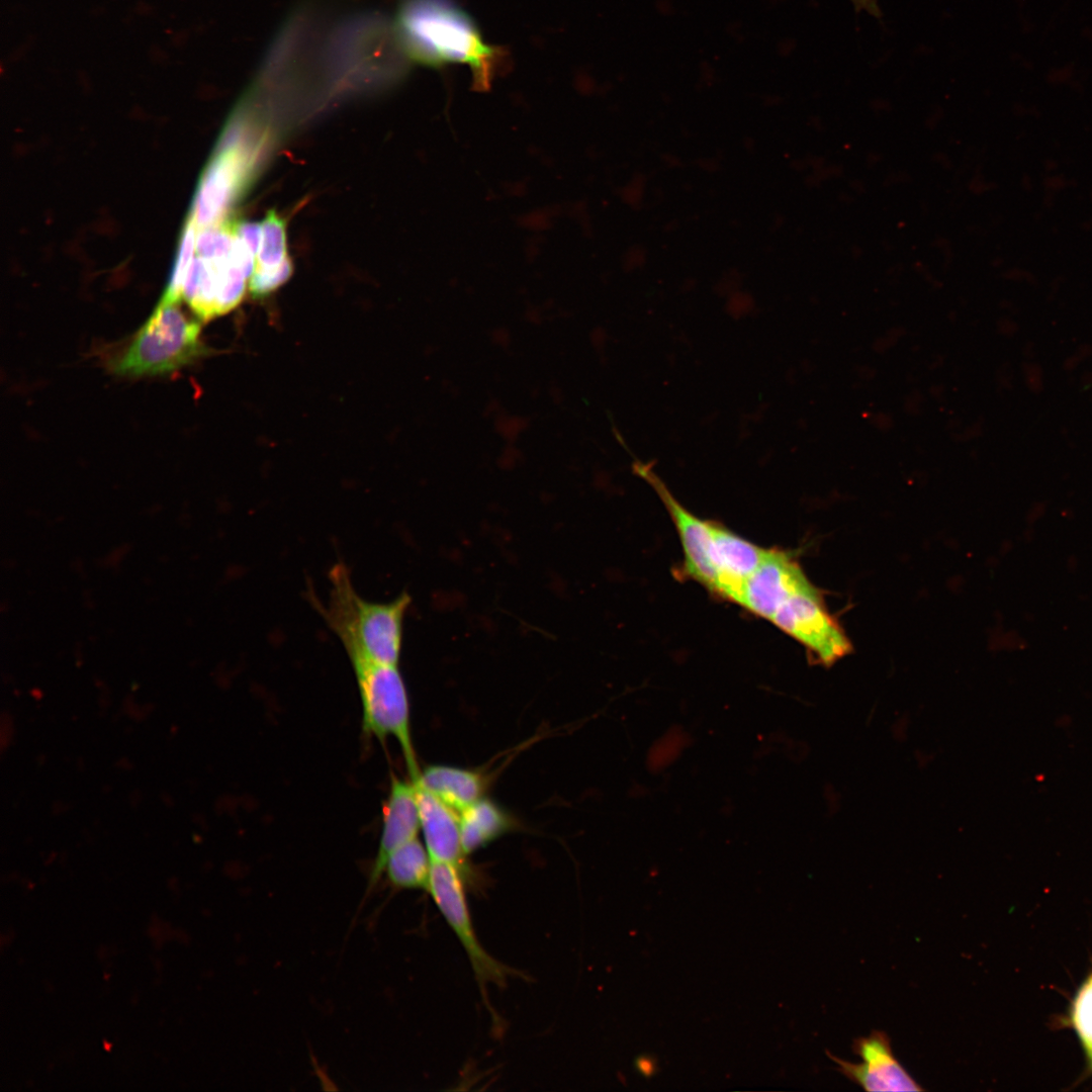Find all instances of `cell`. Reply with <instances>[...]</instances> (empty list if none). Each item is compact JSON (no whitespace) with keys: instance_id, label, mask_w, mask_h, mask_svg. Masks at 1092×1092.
Here are the masks:
<instances>
[{"instance_id":"1","label":"cell","mask_w":1092,"mask_h":1092,"mask_svg":"<svg viewBox=\"0 0 1092 1092\" xmlns=\"http://www.w3.org/2000/svg\"><path fill=\"white\" fill-rule=\"evenodd\" d=\"M393 32L406 58L429 67L466 65L477 89H488L505 59L453 0H401Z\"/></svg>"},{"instance_id":"2","label":"cell","mask_w":1092,"mask_h":1092,"mask_svg":"<svg viewBox=\"0 0 1092 1092\" xmlns=\"http://www.w3.org/2000/svg\"><path fill=\"white\" fill-rule=\"evenodd\" d=\"M329 580L327 603L323 605L312 598V605L340 640L351 665H398L411 597L402 593L388 603L364 600L353 585L348 566L341 561L330 569Z\"/></svg>"},{"instance_id":"3","label":"cell","mask_w":1092,"mask_h":1092,"mask_svg":"<svg viewBox=\"0 0 1092 1092\" xmlns=\"http://www.w3.org/2000/svg\"><path fill=\"white\" fill-rule=\"evenodd\" d=\"M182 300L162 299L138 331L128 347L113 363V371L125 376H153L174 372L204 352L201 321L188 314Z\"/></svg>"},{"instance_id":"4","label":"cell","mask_w":1092,"mask_h":1092,"mask_svg":"<svg viewBox=\"0 0 1092 1092\" xmlns=\"http://www.w3.org/2000/svg\"><path fill=\"white\" fill-rule=\"evenodd\" d=\"M427 892L465 950L493 1025L495 1029H502V1019L490 1005L487 987L493 984L498 988H505L509 978H527V976L496 960L480 943L466 900L465 882L453 866L431 860Z\"/></svg>"},{"instance_id":"5","label":"cell","mask_w":1092,"mask_h":1092,"mask_svg":"<svg viewBox=\"0 0 1092 1092\" xmlns=\"http://www.w3.org/2000/svg\"><path fill=\"white\" fill-rule=\"evenodd\" d=\"M255 264L256 255L237 233L231 253L209 258L194 255L179 298L201 322L225 314L242 301Z\"/></svg>"},{"instance_id":"6","label":"cell","mask_w":1092,"mask_h":1092,"mask_svg":"<svg viewBox=\"0 0 1092 1092\" xmlns=\"http://www.w3.org/2000/svg\"><path fill=\"white\" fill-rule=\"evenodd\" d=\"M361 705L362 728L366 735L384 741L394 737L400 745L411 779L419 777L410 723V702L397 665L364 663L353 665Z\"/></svg>"},{"instance_id":"7","label":"cell","mask_w":1092,"mask_h":1092,"mask_svg":"<svg viewBox=\"0 0 1092 1092\" xmlns=\"http://www.w3.org/2000/svg\"><path fill=\"white\" fill-rule=\"evenodd\" d=\"M238 136L233 124L202 174L188 217L197 230L222 222L251 179L258 153Z\"/></svg>"},{"instance_id":"8","label":"cell","mask_w":1092,"mask_h":1092,"mask_svg":"<svg viewBox=\"0 0 1092 1092\" xmlns=\"http://www.w3.org/2000/svg\"><path fill=\"white\" fill-rule=\"evenodd\" d=\"M770 622L801 643L816 663L829 666L851 652L848 637L812 582L792 595Z\"/></svg>"},{"instance_id":"9","label":"cell","mask_w":1092,"mask_h":1092,"mask_svg":"<svg viewBox=\"0 0 1092 1092\" xmlns=\"http://www.w3.org/2000/svg\"><path fill=\"white\" fill-rule=\"evenodd\" d=\"M653 464L636 461L632 468L657 493L676 528L684 551L679 574L702 584L714 595L717 575L712 562V522L700 519L687 510L653 470Z\"/></svg>"},{"instance_id":"10","label":"cell","mask_w":1092,"mask_h":1092,"mask_svg":"<svg viewBox=\"0 0 1092 1092\" xmlns=\"http://www.w3.org/2000/svg\"><path fill=\"white\" fill-rule=\"evenodd\" d=\"M853 1053L861 1063H850L834 1055L828 1056L837 1069L851 1082L867 1091H921L924 1090L896 1059L889 1035L883 1030H873L868 1036L853 1040Z\"/></svg>"},{"instance_id":"11","label":"cell","mask_w":1092,"mask_h":1092,"mask_svg":"<svg viewBox=\"0 0 1092 1092\" xmlns=\"http://www.w3.org/2000/svg\"><path fill=\"white\" fill-rule=\"evenodd\" d=\"M810 582L792 553L769 549L745 581L738 605L770 621L792 595Z\"/></svg>"},{"instance_id":"12","label":"cell","mask_w":1092,"mask_h":1092,"mask_svg":"<svg viewBox=\"0 0 1092 1092\" xmlns=\"http://www.w3.org/2000/svg\"><path fill=\"white\" fill-rule=\"evenodd\" d=\"M414 784L420 828L431 860L449 863L460 873L465 883L472 881L474 874L461 843L459 813L431 792Z\"/></svg>"},{"instance_id":"13","label":"cell","mask_w":1092,"mask_h":1092,"mask_svg":"<svg viewBox=\"0 0 1092 1092\" xmlns=\"http://www.w3.org/2000/svg\"><path fill=\"white\" fill-rule=\"evenodd\" d=\"M419 829L420 816L416 786L412 780L407 782L392 776L389 794L383 806L379 846L370 872L363 902H365L381 876H383L388 856L395 849L416 838Z\"/></svg>"},{"instance_id":"14","label":"cell","mask_w":1092,"mask_h":1092,"mask_svg":"<svg viewBox=\"0 0 1092 1092\" xmlns=\"http://www.w3.org/2000/svg\"><path fill=\"white\" fill-rule=\"evenodd\" d=\"M712 536V562L717 575L714 595L738 605L745 581L769 549L759 547L714 522Z\"/></svg>"},{"instance_id":"15","label":"cell","mask_w":1092,"mask_h":1092,"mask_svg":"<svg viewBox=\"0 0 1092 1092\" xmlns=\"http://www.w3.org/2000/svg\"><path fill=\"white\" fill-rule=\"evenodd\" d=\"M261 242L249 290L255 297H262L285 283L292 273L287 254L285 223L277 212L271 210L261 221Z\"/></svg>"},{"instance_id":"16","label":"cell","mask_w":1092,"mask_h":1092,"mask_svg":"<svg viewBox=\"0 0 1092 1092\" xmlns=\"http://www.w3.org/2000/svg\"><path fill=\"white\" fill-rule=\"evenodd\" d=\"M412 781L459 814L483 798L485 788L484 778L478 771L446 764L429 765Z\"/></svg>"},{"instance_id":"17","label":"cell","mask_w":1092,"mask_h":1092,"mask_svg":"<svg viewBox=\"0 0 1092 1092\" xmlns=\"http://www.w3.org/2000/svg\"><path fill=\"white\" fill-rule=\"evenodd\" d=\"M461 843L466 855L486 846L513 827L510 815L496 803L481 798L459 814Z\"/></svg>"},{"instance_id":"18","label":"cell","mask_w":1092,"mask_h":1092,"mask_svg":"<svg viewBox=\"0 0 1092 1092\" xmlns=\"http://www.w3.org/2000/svg\"><path fill=\"white\" fill-rule=\"evenodd\" d=\"M431 873V858L418 837L395 849L387 858L383 875L396 890L427 891Z\"/></svg>"},{"instance_id":"19","label":"cell","mask_w":1092,"mask_h":1092,"mask_svg":"<svg viewBox=\"0 0 1092 1092\" xmlns=\"http://www.w3.org/2000/svg\"><path fill=\"white\" fill-rule=\"evenodd\" d=\"M1071 1017L1092 1069V973L1076 995Z\"/></svg>"},{"instance_id":"20","label":"cell","mask_w":1092,"mask_h":1092,"mask_svg":"<svg viewBox=\"0 0 1092 1092\" xmlns=\"http://www.w3.org/2000/svg\"><path fill=\"white\" fill-rule=\"evenodd\" d=\"M196 234V226L187 220L180 240L178 256L173 266L170 281L163 294V296L167 298L181 300L179 298L180 289L190 262L195 255Z\"/></svg>"},{"instance_id":"21","label":"cell","mask_w":1092,"mask_h":1092,"mask_svg":"<svg viewBox=\"0 0 1092 1092\" xmlns=\"http://www.w3.org/2000/svg\"><path fill=\"white\" fill-rule=\"evenodd\" d=\"M637 1066L639 1070L645 1075H650L653 1072V1065L650 1061L640 1060L638 1061Z\"/></svg>"}]
</instances>
